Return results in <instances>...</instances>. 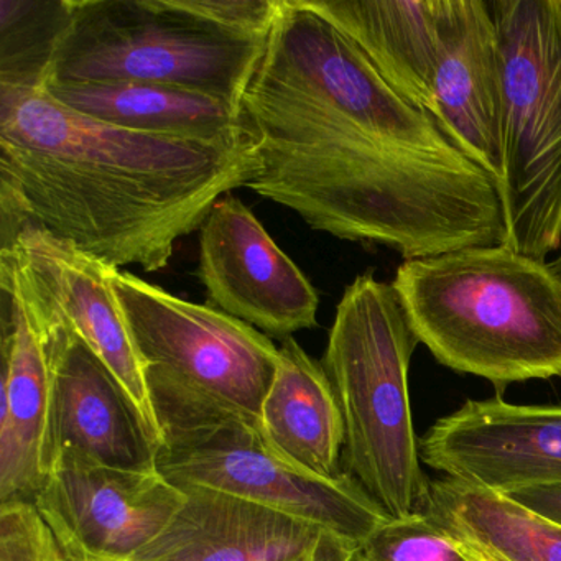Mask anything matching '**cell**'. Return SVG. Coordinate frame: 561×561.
<instances>
[{
	"mask_svg": "<svg viewBox=\"0 0 561 561\" xmlns=\"http://www.w3.org/2000/svg\"><path fill=\"white\" fill-rule=\"evenodd\" d=\"M180 11L232 35L267 41L282 11V0H173Z\"/></svg>",
	"mask_w": 561,
	"mask_h": 561,
	"instance_id": "603a6c76",
	"label": "cell"
},
{
	"mask_svg": "<svg viewBox=\"0 0 561 561\" xmlns=\"http://www.w3.org/2000/svg\"><path fill=\"white\" fill-rule=\"evenodd\" d=\"M160 426L157 471L180 489L202 488L324 525L359 547L390 515L346 471L317 478L285 461L254 416L147 376Z\"/></svg>",
	"mask_w": 561,
	"mask_h": 561,
	"instance_id": "5b68a950",
	"label": "cell"
},
{
	"mask_svg": "<svg viewBox=\"0 0 561 561\" xmlns=\"http://www.w3.org/2000/svg\"><path fill=\"white\" fill-rule=\"evenodd\" d=\"M198 277L216 308L267 336L287 340L318 324V291L231 193L199 229Z\"/></svg>",
	"mask_w": 561,
	"mask_h": 561,
	"instance_id": "8fae6325",
	"label": "cell"
},
{
	"mask_svg": "<svg viewBox=\"0 0 561 561\" xmlns=\"http://www.w3.org/2000/svg\"><path fill=\"white\" fill-rule=\"evenodd\" d=\"M0 84L44 87L55 45L68 21V0H2Z\"/></svg>",
	"mask_w": 561,
	"mask_h": 561,
	"instance_id": "44dd1931",
	"label": "cell"
},
{
	"mask_svg": "<svg viewBox=\"0 0 561 561\" xmlns=\"http://www.w3.org/2000/svg\"><path fill=\"white\" fill-rule=\"evenodd\" d=\"M114 265L41 228L0 245V287L24 308L37 333L67 330L106 364L160 443L146 367L111 284Z\"/></svg>",
	"mask_w": 561,
	"mask_h": 561,
	"instance_id": "9c48e42d",
	"label": "cell"
},
{
	"mask_svg": "<svg viewBox=\"0 0 561 561\" xmlns=\"http://www.w3.org/2000/svg\"><path fill=\"white\" fill-rule=\"evenodd\" d=\"M42 88L64 106L123 129L206 142L249 136L241 107L193 91L139 83H47Z\"/></svg>",
	"mask_w": 561,
	"mask_h": 561,
	"instance_id": "d6986e66",
	"label": "cell"
},
{
	"mask_svg": "<svg viewBox=\"0 0 561 561\" xmlns=\"http://www.w3.org/2000/svg\"><path fill=\"white\" fill-rule=\"evenodd\" d=\"M393 288L419 343L497 387L561 377V278L505 244L410 259Z\"/></svg>",
	"mask_w": 561,
	"mask_h": 561,
	"instance_id": "3957f363",
	"label": "cell"
},
{
	"mask_svg": "<svg viewBox=\"0 0 561 561\" xmlns=\"http://www.w3.org/2000/svg\"><path fill=\"white\" fill-rule=\"evenodd\" d=\"M172 524L129 561H351L346 538L307 518L209 489H182Z\"/></svg>",
	"mask_w": 561,
	"mask_h": 561,
	"instance_id": "5bb4252c",
	"label": "cell"
},
{
	"mask_svg": "<svg viewBox=\"0 0 561 561\" xmlns=\"http://www.w3.org/2000/svg\"><path fill=\"white\" fill-rule=\"evenodd\" d=\"M505 497L561 525V484L527 485L505 492Z\"/></svg>",
	"mask_w": 561,
	"mask_h": 561,
	"instance_id": "d4e9b609",
	"label": "cell"
},
{
	"mask_svg": "<svg viewBox=\"0 0 561 561\" xmlns=\"http://www.w3.org/2000/svg\"><path fill=\"white\" fill-rule=\"evenodd\" d=\"M351 561H471L458 538L430 515L389 518L354 550Z\"/></svg>",
	"mask_w": 561,
	"mask_h": 561,
	"instance_id": "7402d4cb",
	"label": "cell"
},
{
	"mask_svg": "<svg viewBox=\"0 0 561 561\" xmlns=\"http://www.w3.org/2000/svg\"><path fill=\"white\" fill-rule=\"evenodd\" d=\"M111 284L147 376L261 419L278 366L267 334L117 267Z\"/></svg>",
	"mask_w": 561,
	"mask_h": 561,
	"instance_id": "ba28073f",
	"label": "cell"
},
{
	"mask_svg": "<svg viewBox=\"0 0 561 561\" xmlns=\"http://www.w3.org/2000/svg\"><path fill=\"white\" fill-rule=\"evenodd\" d=\"M458 540L459 543H461L462 550H465V553L468 554L471 561H505L494 557V554L488 553V551L482 550L481 547L471 543V541L461 540V538H458Z\"/></svg>",
	"mask_w": 561,
	"mask_h": 561,
	"instance_id": "484cf974",
	"label": "cell"
},
{
	"mask_svg": "<svg viewBox=\"0 0 561 561\" xmlns=\"http://www.w3.org/2000/svg\"><path fill=\"white\" fill-rule=\"evenodd\" d=\"M58 561H67V560H65V558H64V557H61V558H60V560H58Z\"/></svg>",
	"mask_w": 561,
	"mask_h": 561,
	"instance_id": "f1b7e54d",
	"label": "cell"
},
{
	"mask_svg": "<svg viewBox=\"0 0 561 561\" xmlns=\"http://www.w3.org/2000/svg\"><path fill=\"white\" fill-rule=\"evenodd\" d=\"M259 167L251 134L206 142L139 133L83 116L42 87L0 84L2 242L34 226L114 267L159 272Z\"/></svg>",
	"mask_w": 561,
	"mask_h": 561,
	"instance_id": "7a4b0ae2",
	"label": "cell"
},
{
	"mask_svg": "<svg viewBox=\"0 0 561 561\" xmlns=\"http://www.w3.org/2000/svg\"><path fill=\"white\" fill-rule=\"evenodd\" d=\"M50 360V469L55 462L157 469V445L119 380L67 330L37 333Z\"/></svg>",
	"mask_w": 561,
	"mask_h": 561,
	"instance_id": "4fadbf2b",
	"label": "cell"
},
{
	"mask_svg": "<svg viewBox=\"0 0 561 561\" xmlns=\"http://www.w3.org/2000/svg\"><path fill=\"white\" fill-rule=\"evenodd\" d=\"M330 22L400 96L435 114L442 0H301Z\"/></svg>",
	"mask_w": 561,
	"mask_h": 561,
	"instance_id": "e0dca14e",
	"label": "cell"
},
{
	"mask_svg": "<svg viewBox=\"0 0 561 561\" xmlns=\"http://www.w3.org/2000/svg\"><path fill=\"white\" fill-rule=\"evenodd\" d=\"M2 301L0 505L35 504L50 472V360L21 304Z\"/></svg>",
	"mask_w": 561,
	"mask_h": 561,
	"instance_id": "2e32d148",
	"label": "cell"
},
{
	"mask_svg": "<svg viewBox=\"0 0 561 561\" xmlns=\"http://www.w3.org/2000/svg\"><path fill=\"white\" fill-rule=\"evenodd\" d=\"M419 448L435 471L501 494L561 484V405L468 400L433 423Z\"/></svg>",
	"mask_w": 561,
	"mask_h": 561,
	"instance_id": "7c38bea8",
	"label": "cell"
},
{
	"mask_svg": "<svg viewBox=\"0 0 561 561\" xmlns=\"http://www.w3.org/2000/svg\"><path fill=\"white\" fill-rule=\"evenodd\" d=\"M61 557L35 504L0 505V561H58Z\"/></svg>",
	"mask_w": 561,
	"mask_h": 561,
	"instance_id": "cb8c5ba5",
	"label": "cell"
},
{
	"mask_svg": "<svg viewBox=\"0 0 561 561\" xmlns=\"http://www.w3.org/2000/svg\"><path fill=\"white\" fill-rule=\"evenodd\" d=\"M419 344L393 285L366 272L344 290L321 360L343 413L344 471L390 518L430 502L409 396Z\"/></svg>",
	"mask_w": 561,
	"mask_h": 561,
	"instance_id": "277c9868",
	"label": "cell"
},
{
	"mask_svg": "<svg viewBox=\"0 0 561 561\" xmlns=\"http://www.w3.org/2000/svg\"><path fill=\"white\" fill-rule=\"evenodd\" d=\"M259 423L285 461L317 478L343 474L344 422L336 393L323 366L291 336L278 346Z\"/></svg>",
	"mask_w": 561,
	"mask_h": 561,
	"instance_id": "ac0fdd59",
	"label": "cell"
},
{
	"mask_svg": "<svg viewBox=\"0 0 561 561\" xmlns=\"http://www.w3.org/2000/svg\"><path fill=\"white\" fill-rule=\"evenodd\" d=\"M438 32L433 119L499 188L502 94L491 2L442 0Z\"/></svg>",
	"mask_w": 561,
	"mask_h": 561,
	"instance_id": "9a60e30c",
	"label": "cell"
},
{
	"mask_svg": "<svg viewBox=\"0 0 561 561\" xmlns=\"http://www.w3.org/2000/svg\"><path fill=\"white\" fill-rule=\"evenodd\" d=\"M551 265H553L554 271H557V274L560 275L561 278V257L558 259V261H554Z\"/></svg>",
	"mask_w": 561,
	"mask_h": 561,
	"instance_id": "4316f807",
	"label": "cell"
},
{
	"mask_svg": "<svg viewBox=\"0 0 561 561\" xmlns=\"http://www.w3.org/2000/svg\"><path fill=\"white\" fill-rule=\"evenodd\" d=\"M186 502L157 469L55 462L35 507L67 561H129L156 540Z\"/></svg>",
	"mask_w": 561,
	"mask_h": 561,
	"instance_id": "30bf717a",
	"label": "cell"
},
{
	"mask_svg": "<svg viewBox=\"0 0 561 561\" xmlns=\"http://www.w3.org/2000/svg\"><path fill=\"white\" fill-rule=\"evenodd\" d=\"M501 68L504 244L561 245V0H491Z\"/></svg>",
	"mask_w": 561,
	"mask_h": 561,
	"instance_id": "52a82bcc",
	"label": "cell"
},
{
	"mask_svg": "<svg viewBox=\"0 0 561 561\" xmlns=\"http://www.w3.org/2000/svg\"><path fill=\"white\" fill-rule=\"evenodd\" d=\"M241 114L261 160L245 188L314 231L405 261L504 244L491 176L301 0H282Z\"/></svg>",
	"mask_w": 561,
	"mask_h": 561,
	"instance_id": "6da1fadb",
	"label": "cell"
},
{
	"mask_svg": "<svg viewBox=\"0 0 561 561\" xmlns=\"http://www.w3.org/2000/svg\"><path fill=\"white\" fill-rule=\"evenodd\" d=\"M265 44L225 34L173 0H68L44 84H157L241 107Z\"/></svg>",
	"mask_w": 561,
	"mask_h": 561,
	"instance_id": "8992f818",
	"label": "cell"
},
{
	"mask_svg": "<svg viewBox=\"0 0 561 561\" xmlns=\"http://www.w3.org/2000/svg\"><path fill=\"white\" fill-rule=\"evenodd\" d=\"M425 514L501 560L561 561V525L501 492L443 476L430 484Z\"/></svg>",
	"mask_w": 561,
	"mask_h": 561,
	"instance_id": "ffe728a7",
	"label": "cell"
},
{
	"mask_svg": "<svg viewBox=\"0 0 561 561\" xmlns=\"http://www.w3.org/2000/svg\"><path fill=\"white\" fill-rule=\"evenodd\" d=\"M77 561H110V560H98V558H83V560H77Z\"/></svg>",
	"mask_w": 561,
	"mask_h": 561,
	"instance_id": "83f0119b",
	"label": "cell"
}]
</instances>
